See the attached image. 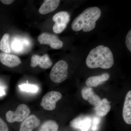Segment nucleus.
<instances>
[{
  "instance_id": "nucleus-1",
  "label": "nucleus",
  "mask_w": 131,
  "mask_h": 131,
  "mask_svg": "<svg viewBox=\"0 0 131 131\" xmlns=\"http://www.w3.org/2000/svg\"><path fill=\"white\" fill-rule=\"evenodd\" d=\"M86 62L87 66L91 69H108L113 65L114 59L110 48L100 45L90 52Z\"/></svg>"
},
{
  "instance_id": "nucleus-2",
  "label": "nucleus",
  "mask_w": 131,
  "mask_h": 131,
  "mask_svg": "<svg viewBox=\"0 0 131 131\" xmlns=\"http://www.w3.org/2000/svg\"><path fill=\"white\" fill-rule=\"evenodd\" d=\"M101 15V12L99 8H88L74 19L71 24V28L75 31L82 30L85 32H88L93 30Z\"/></svg>"
},
{
  "instance_id": "nucleus-3",
  "label": "nucleus",
  "mask_w": 131,
  "mask_h": 131,
  "mask_svg": "<svg viewBox=\"0 0 131 131\" xmlns=\"http://www.w3.org/2000/svg\"><path fill=\"white\" fill-rule=\"evenodd\" d=\"M68 64L64 60H60L55 64L50 73L51 80L54 82L60 83L65 81L68 75Z\"/></svg>"
},
{
  "instance_id": "nucleus-4",
  "label": "nucleus",
  "mask_w": 131,
  "mask_h": 131,
  "mask_svg": "<svg viewBox=\"0 0 131 131\" xmlns=\"http://www.w3.org/2000/svg\"><path fill=\"white\" fill-rule=\"evenodd\" d=\"M31 111L29 107L25 104L20 105L15 112L9 110L6 113L7 121L9 123L21 122L29 116Z\"/></svg>"
},
{
  "instance_id": "nucleus-5",
  "label": "nucleus",
  "mask_w": 131,
  "mask_h": 131,
  "mask_svg": "<svg viewBox=\"0 0 131 131\" xmlns=\"http://www.w3.org/2000/svg\"><path fill=\"white\" fill-rule=\"evenodd\" d=\"M69 14L66 11L57 13L52 17V20L55 22L53 26V31L56 34L61 33L66 29L70 21Z\"/></svg>"
},
{
  "instance_id": "nucleus-6",
  "label": "nucleus",
  "mask_w": 131,
  "mask_h": 131,
  "mask_svg": "<svg viewBox=\"0 0 131 131\" xmlns=\"http://www.w3.org/2000/svg\"><path fill=\"white\" fill-rule=\"evenodd\" d=\"M62 97V94L60 92L50 91L43 97L40 105L45 110L52 111L55 109L57 102L61 100Z\"/></svg>"
},
{
  "instance_id": "nucleus-7",
  "label": "nucleus",
  "mask_w": 131,
  "mask_h": 131,
  "mask_svg": "<svg viewBox=\"0 0 131 131\" xmlns=\"http://www.w3.org/2000/svg\"><path fill=\"white\" fill-rule=\"evenodd\" d=\"M41 45H47L52 49H60L63 46V43L57 35L47 32L42 33L38 37Z\"/></svg>"
},
{
  "instance_id": "nucleus-8",
  "label": "nucleus",
  "mask_w": 131,
  "mask_h": 131,
  "mask_svg": "<svg viewBox=\"0 0 131 131\" xmlns=\"http://www.w3.org/2000/svg\"><path fill=\"white\" fill-rule=\"evenodd\" d=\"M30 66L32 68L39 66L42 69H47L51 67L53 62L47 54H44L42 56L37 54H33L31 60Z\"/></svg>"
},
{
  "instance_id": "nucleus-9",
  "label": "nucleus",
  "mask_w": 131,
  "mask_h": 131,
  "mask_svg": "<svg viewBox=\"0 0 131 131\" xmlns=\"http://www.w3.org/2000/svg\"><path fill=\"white\" fill-rule=\"evenodd\" d=\"M91 118L88 116H80L71 121L70 126L81 131H88L91 126Z\"/></svg>"
},
{
  "instance_id": "nucleus-10",
  "label": "nucleus",
  "mask_w": 131,
  "mask_h": 131,
  "mask_svg": "<svg viewBox=\"0 0 131 131\" xmlns=\"http://www.w3.org/2000/svg\"><path fill=\"white\" fill-rule=\"evenodd\" d=\"M83 98L88 101L90 104L94 107L98 105L101 101L100 97L95 93L93 89L90 87H84L81 91Z\"/></svg>"
},
{
  "instance_id": "nucleus-11",
  "label": "nucleus",
  "mask_w": 131,
  "mask_h": 131,
  "mask_svg": "<svg viewBox=\"0 0 131 131\" xmlns=\"http://www.w3.org/2000/svg\"><path fill=\"white\" fill-rule=\"evenodd\" d=\"M0 62L3 65L10 68H15L21 63L18 57L5 52L0 53Z\"/></svg>"
},
{
  "instance_id": "nucleus-12",
  "label": "nucleus",
  "mask_w": 131,
  "mask_h": 131,
  "mask_svg": "<svg viewBox=\"0 0 131 131\" xmlns=\"http://www.w3.org/2000/svg\"><path fill=\"white\" fill-rule=\"evenodd\" d=\"M40 124V121L34 115H31L24 120L20 125V131H32Z\"/></svg>"
},
{
  "instance_id": "nucleus-13",
  "label": "nucleus",
  "mask_w": 131,
  "mask_h": 131,
  "mask_svg": "<svg viewBox=\"0 0 131 131\" xmlns=\"http://www.w3.org/2000/svg\"><path fill=\"white\" fill-rule=\"evenodd\" d=\"M60 3L59 0H45L39 9V12L42 15L52 13L58 7Z\"/></svg>"
},
{
  "instance_id": "nucleus-14",
  "label": "nucleus",
  "mask_w": 131,
  "mask_h": 131,
  "mask_svg": "<svg viewBox=\"0 0 131 131\" xmlns=\"http://www.w3.org/2000/svg\"><path fill=\"white\" fill-rule=\"evenodd\" d=\"M124 121L128 125L131 124V91H128L126 95L123 113Z\"/></svg>"
},
{
  "instance_id": "nucleus-15",
  "label": "nucleus",
  "mask_w": 131,
  "mask_h": 131,
  "mask_svg": "<svg viewBox=\"0 0 131 131\" xmlns=\"http://www.w3.org/2000/svg\"><path fill=\"white\" fill-rule=\"evenodd\" d=\"M110 102L107 99L104 98L101 100L100 103L98 105L95 107L94 110L97 116L102 117L106 116L110 112Z\"/></svg>"
},
{
  "instance_id": "nucleus-16",
  "label": "nucleus",
  "mask_w": 131,
  "mask_h": 131,
  "mask_svg": "<svg viewBox=\"0 0 131 131\" xmlns=\"http://www.w3.org/2000/svg\"><path fill=\"white\" fill-rule=\"evenodd\" d=\"M110 75L105 73L100 75L92 76L89 78L86 82V84L89 87H96L109 79Z\"/></svg>"
},
{
  "instance_id": "nucleus-17",
  "label": "nucleus",
  "mask_w": 131,
  "mask_h": 131,
  "mask_svg": "<svg viewBox=\"0 0 131 131\" xmlns=\"http://www.w3.org/2000/svg\"><path fill=\"white\" fill-rule=\"evenodd\" d=\"M58 125L55 121L49 120L42 124L38 131H58Z\"/></svg>"
},
{
  "instance_id": "nucleus-18",
  "label": "nucleus",
  "mask_w": 131,
  "mask_h": 131,
  "mask_svg": "<svg viewBox=\"0 0 131 131\" xmlns=\"http://www.w3.org/2000/svg\"><path fill=\"white\" fill-rule=\"evenodd\" d=\"M9 34L6 33L3 35L0 41V50L6 53L9 54L11 52V49L9 45Z\"/></svg>"
},
{
  "instance_id": "nucleus-19",
  "label": "nucleus",
  "mask_w": 131,
  "mask_h": 131,
  "mask_svg": "<svg viewBox=\"0 0 131 131\" xmlns=\"http://www.w3.org/2000/svg\"><path fill=\"white\" fill-rule=\"evenodd\" d=\"M27 84H22L19 85V88L21 90L32 93H36L38 91V88L37 86L35 85L28 84V81H27Z\"/></svg>"
},
{
  "instance_id": "nucleus-20",
  "label": "nucleus",
  "mask_w": 131,
  "mask_h": 131,
  "mask_svg": "<svg viewBox=\"0 0 131 131\" xmlns=\"http://www.w3.org/2000/svg\"><path fill=\"white\" fill-rule=\"evenodd\" d=\"M101 119L99 117H95L93 118L92 124V129L93 131H96L98 129L99 126L100 124Z\"/></svg>"
},
{
  "instance_id": "nucleus-21",
  "label": "nucleus",
  "mask_w": 131,
  "mask_h": 131,
  "mask_svg": "<svg viewBox=\"0 0 131 131\" xmlns=\"http://www.w3.org/2000/svg\"><path fill=\"white\" fill-rule=\"evenodd\" d=\"M126 45L129 51L131 52V30L129 31L126 38Z\"/></svg>"
},
{
  "instance_id": "nucleus-22",
  "label": "nucleus",
  "mask_w": 131,
  "mask_h": 131,
  "mask_svg": "<svg viewBox=\"0 0 131 131\" xmlns=\"http://www.w3.org/2000/svg\"><path fill=\"white\" fill-rule=\"evenodd\" d=\"M0 131H9L7 125L0 117Z\"/></svg>"
},
{
  "instance_id": "nucleus-23",
  "label": "nucleus",
  "mask_w": 131,
  "mask_h": 131,
  "mask_svg": "<svg viewBox=\"0 0 131 131\" xmlns=\"http://www.w3.org/2000/svg\"><path fill=\"white\" fill-rule=\"evenodd\" d=\"M1 2L5 5H9L13 3L14 2V1H13V0H1Z\"/></svg>"
},
{
  "instance_id": "nucleus-24",
  "label": "nucleus",
  "mask_w": 131,
  "mask_h": 131,
  "mask_svg": "<svg viewBox=\"0 0 131 131\" xmlns=\"http://www.w3.org/2000/svg\"><path fill=\"white\" fill-rule=\"evenodd\" d=\"M5 94V91L3 88L0 87V96L4 95Z\"/></svg>"
}]
</instances>
